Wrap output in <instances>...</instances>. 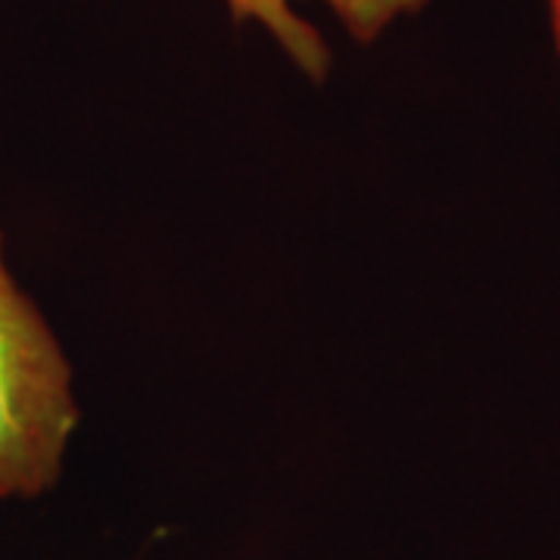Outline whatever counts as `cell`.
Wrapping results in <instances>:
<instances>
[{"mask_svg": "<svg viewBox=\"0 0 560 560\" xmlns=\"http://www.w3.org/2000/svg\"><path fill=\"white\" fill-rule=\"evenodd\" d=\"M234 22H256L278 47L290 57V62L302 75L312 81L327 79L330 69V50L320 38L315 25L302 20L296 13V0H224ZM330 13L342 22L349 38L359 44H371L393 28L401 16H415L430 0H324Z\"/></svg>", "mask_w": 560, "mask_h": 560, "instance_id": "obj_2", "label": "cell"}, {"mask_svg": "<svg viewBox=\"0 0 560 560\" xmlns=\"http://www.w3.org/2000/svg\"><path fill=\"white\" fill-rule=\"evenodd\" d=\"M75 423L69 361L10 278L0 237V499H38L60 480Z\"/></svg>", "mask_w": 560, "mask_h": 560, "instance_id": "obj_1", "label": "cell"}, {"mask_svg": "<svg viewBox=\"0 0 560 560\" xmlns=\"http://www.w3.org/2000/svg\"><path fill=\"white\" fill-rule=\"evenodd\" d=\"M548 7H551V28H555V44L560 54V0H548Z\"/></svg>", "mask_w": 560, "mask_h": 560, "instance_id": "obj_3", "label": "cell"}]
</instances>
